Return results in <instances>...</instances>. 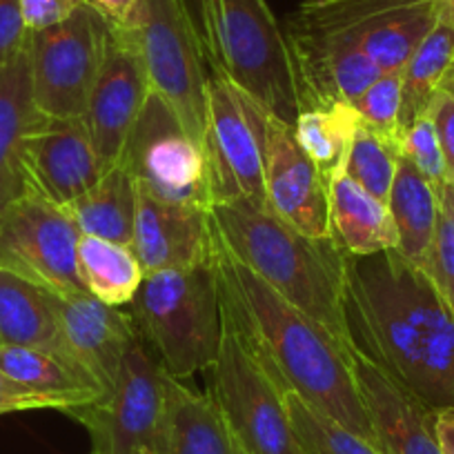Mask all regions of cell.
<instances>
[{
    "label": "cell",
    "mask_w": 454,
    "mask_h": 454,
    "mask_svg": "<svg viewBox=\"0 0 454 454\" xmlns=\"http://www.w3.org/2000/svg\"><path fill=\"white\" fill-rule=\"evenodd\" d=\"M209 372V399L247 454H305L292 432L283 390L225 314L221 348Z\"/></svg>",
    "instance_id": "cell-8"
},
{
    "label": "cell",
    "mask_w": 454,
    "mask_h": 454,
    "mask_svg": "<svg viewBox=\"0 0 454 454\" xmlns=\"http://www.w3.org/2000/svg\"><path fill=\"white\" fill-rule=\"evenodd\" d=\"M43 112L34 105L29 78V43L0 67V218L32 192L25 165V143Z\"/></svg>",
    "instance_id": "cell-21"
},
{
    "label": "cell",
    "mask_w": 454,
    "mask_h": 454,
    "mask_svg": "<svg viewBox=\"0 0 454 454\" xmlns=\"http://www.w3.org/2000/svg\"><path fill=\"white\" fill-rule=\"evenodd\" d=\"M78 274L91 296L114 308L132 303L145 278L132 247L98 237L78 241Z\"/></svg>",
    "instance_id": "cell-28"
},
{
    "label": "cell",
    "mask_w": 454,
    "mask_h": 454,
    "mask_svg": "<svg viewBox=\"0 0 454 454\" xmlns=\"http://www.w3.org/2000/svg\"><path fill=\"white\" fill-rule=\"evenodd\" d=\"M216 270L223 314L237 325L274 383L372 441L355 374L334 340L239 261L218 237Z\"/></svg>",
    "instance_id": "cell-2"
},
{
    "label": "cell",
    "mask_w": 454,
    "mask_h": 454,
    "mask_svg": "<svg viewBox=\"0 0 454 454\" xmlns=\"http://www.w3.org/2000/svg\"><path fill=\"white\" fill-rule=\"evenodd\" d=\"M439 91H443V94L452 96V98H454V63L450 65L448 74H445V76H443V81H441V87H439Z\"/></svg>",
    "instance_id": "cell-42"
},
{
    "label": "cell",
    "mask_w": 454,
    "mask_h": 454,
    "mask_svg": "<svg viewBox=\"0 0 454 454\" xmlns=\"http://www.w3.org/2000/svg\"><path fill=\"white\" fill-rule=\"evenodd\" d=\"M0 370L67 412L103 396L98 381L51 352L25 346H0Z\"/></svg>",
    "instance_id": "cell-25"
},
{
    "label": "cell",
    "mask_w": 454,
    "mask_h": 454,
    "mask_svg": "<svg viewBox=\"0 0 454 454\" xmlns=\"http://www.w3.org/2000/svg\"><path fill=\"white\" fill-rule=\"evenodd\" d=\"M209 216L227 250L350 355L356 343L346 314V252L332 239L305 237L270 207L247 200L212 205Z\"/></svg>",
    "instance_id": "cell-3"
},
{
    "label": "cell",
    "mask_w": 454,
    "mask_h": 454,
    "mask_svg": "<svg viewBox=\"0 0 454 454\" xmlns=\"http://www.w3.org/2000/svg\"><path fill=\"white\" fill-rule=\"evenodd\" d=\"M129 305L143 340L174 379L212 368L223 339L216 256L196 268L145 274Z\"/></svg>",
    "instance_id": "cell-5"
},
{
    "label": "cell",
    "mask_w": 454,
    "mask_h": 454,
    "mask_svg": "<svg viewBox=\"0 0 454 454\" xmlns=\"http://www.w3.org/2000/svg\"><path fill=\"white\" fill-rule=\"evenodd\" d=\"M196 29L209 72L294 125L305 109L303 82L268 0H196Z\"/></svg>",
    "instance_id": "cell-4"
},
{
    "label": "cell",
    "mask_w": 454,
    "mask_h": 454,
    "mask_svg": "<svg viewBox=\"0 0 454 454\" xmlns=\"http://www.w3.org/2000/svg\"><path fill=\"white\" fill-rule=\"evenodd\" d=\"M454 63V0H443L436 23L403 67L401 132L426 116L432 98L439 94L443 76Z\"/></svg>",
    "instance_id": "cell-27"
},
{
    "label": "cell",
    "mask_w": 454,
    "mask_h": 454,
    "mask_svg": "<svg viewBox=\"0 0 454 454\" xmlns=\"http://www.w3.org/2000/svg\"><path fill=\"white\" fill-rule=\"evenodd\" d=\"M59 410L56 403L47 396L36 395L34 390L25 387L23 383L14 381L0 370V414L20 412V410Z\"/></svg>",
    "instance_id": "cell-39"
},
{
    "label": "cell",
    "mask_w": 454,
    "mask_h": 454,
    "mask_svg": "<svg viewBox=\"0 0 454 454\" xmlns=\"http://www.w3.org/2000/svg\"><path fill=\"white\" fill-rule=\"evenodd\" d=\"M401 100H403V69L401 72H383L370 90L355 103L361 121L379 134L399 141L401 128Z\"/></svg>",
    "instance_id": "cell-34"
},
{
    "label": "cell",
    "mask_w": 454,
    "mask_h": 454,
    "mask_svg": "<svg viewBox=\"0 0 454 454\" xmlns=\"http://www.w3.org/2000/svg\"><path fill=\"white\" fill-rule=\"evenodd\" d=\"M265 203L278 218L312 239L330 234V181L296 141L294 125L268 112L263 147Z\"/></svg>",
    "instance_id": "cell-15"
},
{
    "label": "cell",
    "mask_w": 454,
    "mask_h": 454,
    "mask_svg": "<svg viewBox=\"0 0 454 454\" xmlns=\"http://www.w3.org/2000/svg\"><path fill=\"white\" fill-rule=\"evenodd\" d=\"M112 23L87 3L65 23L29 34V78L38 112L82 119Z\"/></svg>",
    "instance_id": "cell-11"
},
{
    "label": "cell",
    "mask_w": 454,
    "mask_h": 454,
    "mask_svg": "<svg viewBox=\"0 0 454 454\" xmlns=\"http://www.w3.org/2000/svg\"><path fill=\"white\" fill-rule=\"evenodd\" d=\"M399 159V141L383 137L377 129L370 128L368 123L359 121L340 169L352 181L359 183L364 190H368L379 200L387 203Z\"/></svg>",
    "instance_id": "cell-32"
},
{
    "label": "cell",
    "mask_w": 454,
    "mask_h": 454,
    "mask_svg": "<svg viewBox=\"0 0 454 454\" xmlns=\"http://www.w3.org/2000/svg\"><path fill=\"white\" fill-rule=\"evenodd\" d=\"M119 163L128 168L145 194L168 203L212 207L203 145L190 137L176 114L154 91L129 132Z\"/></svg>",
    "instance_id": "cell-12"
},
{
    "label": "cell",
    "mask_w": 454,
    "mask_h": 454,
    "mask_svg": "<svg viewBox=\"0 0 454 454\" xmlns=\"http://www.w3.org/2000/svg\"><path fill=\"white\" fill-rule=\"evenodd\" d=\"M421 270L454 317V183L450 181L439 192V218Z\"/></svg>",
    "instance_id": "cell-33"
},
{
    "label": "cell",
    "mask_w": 454,
    "mask_h": 454,
    "mask_svg": "<svg viewBox=\"0 0 454 454\" xmlns=\"http://www.w3.org/2000/svg\"><path fill=\"white\" fill-rule=\"evenodd\" d=\"M346 314L356 346L430 405L454 408V317L399 250L346 254Z\"/></svg>",
    "instance_id": "cell-1"
},
{
    "label": "cell",
    "mask_w": 454,
    "mask_h": 454,
    "mask_svg": "<svg viewBox=\"0 0 454 454\" xmlns=\"http://www.w3.org/2000/svg\"><path fill=\"white\" fill-rule=\"evenodd\" d=\"M29 34L20 0H0V67L27 47Z\"/></svg>",
    "instance_id": "cell-36"
},
{
    "label": "cell",
    "mask_w": 454,
    "mask_h": 454,
    "mask_svg": "<svg viewBox=\"0 0 454 454\" xmlns=\"http://www.w3.org/2000/svg\"><path fill=\"white\" fill-rule=\"evenodd\" d=\"M427 116L432 119L436 129V138H439L441 154H443L445 163V176L450 183H454V98L452 96L439 94L432 98Z\"/></svg>",
    "instance_id": "cell-38"
},
{
    "label": "cell",
    "mask_w": 454,
    "mask_h": 454,
    "mask_svg": "<svg viewBox=\"0 0 454 454\" xmlns=\"http://www.w3.org/2000/svg\"><path fill=\"white\" fill-rule=\"evenodd\" d=\"M76 223L60 205L29 192L0 218V268L56 296L85 294Z\"/></svg>",
    "instance_id": "cell-13"
},
{
    "label": "cell",
    "mask_w": 454,
    "mask_h": 454,
    "mask_svg": "<svg viewBox=\"0 0 454 454\" xmlns=\"http://www.w3.org/2000/svg\"><path fill=\"white\" fill-rule=\"evenodd\" d=\"M399 150L401 156L408 159L439 194L445 183H448V176H445V163L443 154H441L439 138H436L434 123H432L427 114L401 132Z\"/></svg>",
    "instance_id": "cell-35"
},
{
    "label": "cell",
    "mask_w": 454,
    "mask_h": 454,
    "mask_svg": "<svg viewBox=\"0 0 454 454\" xmlns=\"http://www.w3.org/2000/svg\"><path fill=\"white\" fill-rule=\"evenodd\" d=\"M51 305L69 359L98 381L103 392L112 390L125 356L143 339L132 314L103 303L90 292L51 294Z\"/></svg>",
    "instance_id": "cell-16"
},
{
    "label": "cell",
    "mask_w": 454,
    "mask_h": 454,
    "mask_svg": "<svg viewBox=\"0 0 454 454\" xmlns=\"http://www.w3.org/2000/svg\"><path fill=\"white\" fill-rule=\"evenodd\" d=\"M129 247L145 274L209 263L216 256V232L209 209L168 203L138 190Z\"/></svg>",
    "instance_id": "cell-19"
},
{
    "label": "cell",
    "mask_w": 454,
    "mask_h": 454,
    "mask_svg": "<svg viewBox=\"0 0 454 454\" xmlns=\"http://www.w3.org/2000/svg\"><path fill=\"white\" fill-rule=\"evenodd\" d=\"M176 383L141 339L112 390L65 414L90 432L91 454H168Z\"/></svg>",
    "instance_id": "cell-6"
},
{
    "label": "cell",
    "mask_w": 454,
    "mask_h": 454,
    "mask_svg": "<svg viewBox=\"0 0 454 454\" xmlns=\"http://www.w3.org/2000/svg\"><path fill=\"white\" fill-rule=\"evenodd\" d=\"M348 364L372 427V441L383 454H441L430 405L396 383L359 346L350 350Z\"/></svg>",
    "instance_id": "cell-17"
},
{
    "label": "cell",
    "mask_w": 454,
    "mask_h": 454,
    "mask_svg": "<svg viewBox=\"0 0 454 454\" xmlns=\"http://www.w3.org/2000/svg\"><path fill=\"white\" fill-rule=\"evenodd\" d=\"M296 67L303 82L305 107L317 103H348L370 90L383 69L359 45L343 38L317 36L287 27Z\"/></svg>",
    "instance_id": "cell-20"
},
{
    "label": "cell",
    "mask_w": 454,
    "mask_h": 454,
    "mask_svg": "<svg viewBox=\"0 0 454 454\" xmlns=\"http://www.w3.org/2000/svg\"><path fill=\"white\" fill-rule=\"evenodd\" d=\"M387 209L395 221L396 237H399L396 250L410 263L423 268L432 237H434L436 218H439V194L403 156L396 165L395 183L387 196Z\"/></svg>",
    "instance_id": "cell-26"
},
{
    "label": "cell",
    "mask_w": 454,
    "mask_h": 454,
    "mask_svg": "<svg viewBox=\"0 0 454 454\" xmlns=\"http://www.w3.org/2000/svg\"><path fill=\"white\" fill-rule=\"evenodd\" d=\"M87 3L90 0H20V7L29 32H41L65 23Z\"/></svg>",
    "instance_id": "cell-37"
},
{
    "label": "cell",
    "mask_w": 454,
    "mask_h": 454,
    "mask_svg": "<svg viewBox=\"0 0 454 454\" xmlns=\"http://www.w3.org/2000/svg\"><path fill=\"white\" fill-rule=\"evenodd\" d=\"M90 5L114 27H125L137 12L138 0H90Z\"/></svg>",
    "instance_id": "cell-40"
},
{
    "label": "cell",
    "mask_w": 454,
    "mask_h": 454,
    "mask_svg": "<svg viewBox=\"0 0 454 454\" xmlns=\"http://www.w3.org/2000/svg\"><path fill=\"white\" fill-rule=\"evenodd\" d=\"M443 0H299L290 27L343 38L383 72H401L436 23Z\"/></svg>",
    "instance_id": "cell-9"
},
{
    "label": "cell",
    "mask_w": 454,
    "mask_h": 454,
    "mask_svg": "<svg viewBox=\"0 0 454 454\" xmlns=\"http://www.w3.org/2000/svg\"><path fill=\"white\" fill-rule=\"evenodd\" d=\"M29 187L51 203L69 205L105 174L82 119L43 114L25 143Z\"/></svg>",
    "instance_id": "cell-18"
},
{
    "label": "cell",
    "mask_w": 454,
    "mask_h": 454,
    "mask_svg": "<svg viewBox=\"0 0 454 454\" xmlns=\"http://www.w3.org/2000/svg\"><path fill=\"white\" fill-rule=\"evenodd\" d=\"M434 432L441 454H454V408L434 410Z\"/></svg>",
    "instance_id": "cell-41"
},
{
    "label": "cell",
    "mask_w": 454,
    "mask_h": 454,
    "mask_svg": "<svg viewBox=\"0 0 454 454\" xmlns=\"http://www.w3.org/2000/svg\"><path fill=\"white\" fill-rule=\"evenodd\" d=\"M137 200V181L123 163H116L100 176L94 187L63 209L76 223L82 237H98L132 246Z\"/></svg>",
    "instance_id": "cell-24"
},
{
    "label": "cell",
    "mask_w": 454,
    "mask_h": 454,
    "mask_svg": "<svg viewBox=\"0 0 454 454\" xmlns=\"http://www.w3.org/2000/svg\"><path fill=\"white\" fill-rule=\"evenodd\" d=\"M359 121V112L348 103L308 105L296 116V141L327 181L336 169L343 168Z\"/></svg>",
    "instance_id": "cell-30"
},
{
    "label": "cell",
    "mask_w": 454,
    "mask_h": 454,
    "mask_svg": "<svg viewBox=\"0 0 454 454\" xmlns=\"http://www.w3.org/2000/svg\"><path fill=\"white\" fill-rule=\"evenodd\" d=\"M330 234L348 256H370L396 250L395 221L387 203L352 181L343 169L330 176Z\"/></svg>",
    "instance_id": "cell-22"
},
{
    "label": "cell",
    "mask_w": 454,
    "mask_h": 454,
    "mask_svg": "<svg viewBox=\"0 0 454 454\" xmlns=\"http://www.w3.org/2000/svg\"><path fill=\"white\" fill-rule=\"evenodd\" d=\"M283 399L296 443L305 454H383L372 441L340 426L339 421L301 399L296 392L286 390Z\"/></svg>",
    "instance_id": "cell-31"
},
{
    "label": "cell",
    "mask_w": 454,
    "mask_h": 454,
    "mask_svg": "<svg viewBox=\"0 0 454 454\" xmlns=\"http://www.w3.org/2000/svg\"><path fill=\"white\" fill-rule=\"evenodd\" d=\"M268 109L227 78L209 72L203 152L212 205L247 200L268 207L263 147Z\"/></svg>",
    "instance_id": "cell-10"
},
{
    "label": "cell",
    "mask_w": 454,
    "mask_h": 454,
    "mask_svg": "<svg viewBox=\"0 0 454 454\" xmlns=\"http://www.w3.org/2000/svg\"><path fill=\"white\" fill-rule=\"evenodd\" d=\"M125 29L137 43L150 90L203 145L209 65L185 0H138Z\"/></svg>",
    "instance_id": "cell-7"
},
{
    "label": "cell",
    "mask_w": 454,
    "mask_h": 454,
    "mask_svg": "<svg viewBox=\"0 0 454 454\" xmlns=\"http://www.w3.org/2000/svg\"><path fill=\"white\" fill-rule=\"evenodd\" d=\"M168 454H247L209 395L176 383Z\"/></svg>",
    "instance_id": "cell-29"
},
{
    "label": "cell",
    "mask_w": 454,
    "mask_h": 454,
    "mask_svg": "<svg viewBox=\"0 0 454 454\" xmlns=\"http://www.w3.org/2000/svg\"><path fill=\"white\" fill-rule=\"evenodd\" d=\"M150 94L145 65L132 34L125 27L112 25L103 65L82 114V123L90 132L105 172L119 163L129 132L137 125Z\"/></svg>",
    "instance_id": "cell-14"
},
{
    "label": "cell",
    "mask_w": 454,
    "mask_h": 454,
    "mask_svg": "<svg viewBox=\"0 0 454 454\" xmlns=\"http://www.w3.org/2000/svg\"><path fill=\"white\" fill-rule=\"evenodd\" d=\"M0 346L36 348L76 365L63 346L50 292L5 268H0Z\"/></svg>",
    "instance_id": "cell-23"
}]
</instances>
